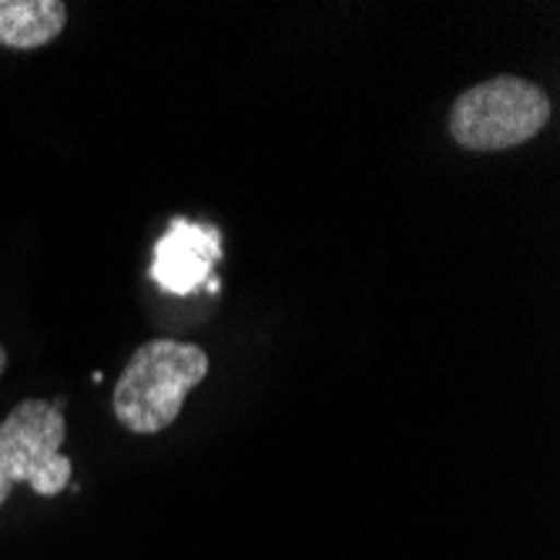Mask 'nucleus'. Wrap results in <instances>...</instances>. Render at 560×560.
<instances>
[{"mask_svg": "<svg viewBox=\"0 0 560 560\" xmlns=\"http://www.w3.org/2000/svg\"><path fill=\"white\" fill-rule=\"evenodd\" d=\"M206 376L209 352L201 346L182 339H148L135 349L115 383L112 413L131 433H162L178 420L188 393Z\"/></svg>", "mask_w": 560, "mask_h": 560, "instance_id": "nucleus-1", "label": "nucleus"}, {"mask_svg": "<svg viewBox=\"0 0 560 560\" xmlns=\"http://www.w3.org/2000/svg\"><path fill=\"white\" fill-rule=\"evenodd\" d=\"M547 118L550 101L534 81L500 74L460 91L446 128L450 138L467 151H506L537 138Z\"/></svg>", "mask_w": 560, "mask_h": 560, "instance_id": "nucleus-2", "label": "nucleus"}, {"mask_svg": "<svg viewBox=\"0 0 560 560\" xmlns=\"http://www.w3.org/2000/svg\"><path fill=\"white\" fill-rule=\"evenodd\" d=\"M68 423L58 402L24 399L0 420V470L27 483L37 497H58L71 483V460L61 453Z\"/></svg>", "mask_w": 560, "mask_h": 560, "instance_id": "nucleus-3", "label": "nucleus"}, {"mask_svg": "<svg viewBox=\"0 0 560 560\" xmlns=\"http://www.w3.org/2000/svg\"><path fill=\"white\" fill-rule=\"evenodd\" d=\"M219 259H222V232L215 225L178 219L155 245L151 279L172 295H191L198 289H206Z\"/></svg>", "mask_w": 560, "mask_h": 560, "instance_id": "nucleus-4", "label": "nucleus"}, {"mask_svg": "<svg viewBox=\"0 0 560 560\" xmlns=\"http://www.w3.org/2000/svg\"><path fill=\"white\" fill-rule=\"evenodd\" d=\"M68 24L61 0H0V44L34 50L55 40Z\"/></svg>", "mask_w": 560, "mask_h": 560, "instance_id": "nucleus-5", "label": "nucleus"}, {"mask_svg": "<svg viewBox=\"0 0 560 560\" xmlns=\"http://www.w3.org/2000/svg\"><path fill=\"white\" fill-rule=\"evenodd\" d=\"M11 490H14V483L4 477V470H0V506H4V500L11 497Z\"/></svg>", "mask_w": 560, "mask_h": 560, "instance_id": "nucleus-6", "label": "nucleus"}, {"mask_svg": "<svg viewBox=\"0 0 560 560\" xmlns=\"http://www.w3.org/2000/svg\"><path fill=\"white\" fill-rule=\"evenodd\" d=\"M4 370H8V349L0 346V376H4Z\"/></svg>", "mask_w": 560, "mask_h": 560, "instance_id": "nucleus-7", "label": "nucleus"}]
</instances>
